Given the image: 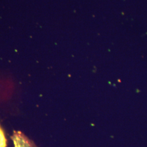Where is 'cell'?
I'll return each mask as SVG.
<instances>
[{"label":"cell","instance_id":"6da1fadb","mask_svg":"<svg viewBox=\"0 0 147 147\" xmlns=\"http://www.w3.org/2000/svg\"><path fill=\"white\" fill-rule=\"evenodd\" d=\"M15 147H37L22 132L14 131L11 137Z\"/></svg>","mask_w":147,"mask_h":147},{"label":"cell","instance_id":"7a4b0ae2","mask_svg":"<svg viewBox=\"0 0 147 147\" xmlns=\"http://www.w3.org/2000/svg\"><path fill=\"white\" fill-rule=\"evenodd\" d=\"M7 147V139L4 131L0 125V147Z\"/></svg>","mask_w":147,"mask_h":147}]
</instances>
